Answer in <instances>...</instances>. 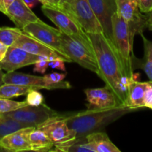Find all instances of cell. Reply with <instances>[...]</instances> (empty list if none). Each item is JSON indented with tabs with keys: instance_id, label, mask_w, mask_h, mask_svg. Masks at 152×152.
<instances>
[{
	"instance_id": "cell-1",
	"label": "cell",
	"mask_w": 152,
	"mask_h": 152,
	"mask_svg": "<svg viewBox=\"0 0 152 152\" xmlns=\"http://www.w3.org/2000/svg\"><path fill=\"white\" fill-rule=\"evenodd\" d=\"M88 36L97 59L98 76L115 95L119 105L126 106L129 86L134 80L127 77L115 46L103 33Z\"/></svg>"
},
{
	"instance_id": "cell-17",
	"label": "cell",
	"mask_w": 152,
	"mask_h": 152,
	"mask_svg": "<svg viewBox=\"0 0 152 152\" xmlns=\"http://www.w3.org/2000/svg\"><path fill=\"white\" fill-rule=\"evenodd\" d=\"M53 151L96 152V143L89 134L77 137L74 139L55 145Z\"/></svg>"
},
{
	"instance_id": "cell-22",
	"label": "cell",
	"mask_w": 152,
	"mask_h": 152,
	"mask_svg": "<svg viewBox=\"0 0 152 152\" xmlns=\"http://www.w3.org/2000/svg\"><path fill=\"white\" fill-rule=\"evenodd\" d=\"M26 127L30 126L19 123L4 114H0V140L8 134Z\"/></svg>"
},
{
	"instance_id": "cell-30",
	"label": "cell",
	"mask_w": 152,
	"mask_h": 152,
	"mask_svg": "<svg viewBox=\"0 0 152 152\" xmlns=\"http://www.w3.org/2000/svg\"><path fill=\"white\" fill-rule=\"evenodd\" d=\"M34 72L40 73V74H44L45 73L47 68L49 67V58H45V59H41L37 61L34 64Z\"/></svg>"
},
{
	"instance_id": "cell-13",
	"label": "cell",
	"mask_w": 152,
	"mask_h": 152,
	"mask_svg": "<svg viewBox=\"0 0 152 152\" xmlns=\"http://www.w3.org/2000/svg\"><path fill=\"white\" fill-rule=\"evenodd\" d=\"M92 10L99 19L105 37L113 42L112 17L117 12L116 0H88Z\"/></svg>"
},
{
	"instance_id": "cell-20",
	"label": "cell",
	"mask_w": 152,
	"mask_h": 152,
	"mask_svg": "<svg viewBox=\"0 0 152 152\" xmlns=\"http://www.w3.org/2000/svg\"><path fill=\"white\" fill-rule=\"evenodd\" d=\"M31 149L34 151H53L55 143L43 131L37 129L30 134Z\"/></svg>"
},
{
	"instance_id": "cell-8",
	"label": "cell",
	"mask_w": 152,
	"mask_h": 152,
	"mask_svg": "<svg viewBox=\"0 0 152 152\" xmlns=\"http://www.w3.org/2000/svg\"><path fill=\"white\" fill-rule=\"evenodd\" d=\"M22 31L37 39L54 49L65 56L69 62H74L72 59L65 53L59 37V29H56L47 25L42 20L36 22H31L22 28Z\"/></svg>"
},
{
	"instance_id": "cell-28",
	"label": "cell",
	"mask_w": 152,
	"mask_h": 152,
	"mask_svg": "<svg viewBox=\"0 0 152 152\" xmlns=\"http://www.w3.org/2000/svg\"><path fill=\"white\" fill-rule=\"evenodd\" d=\"M103 88H88L84 91L86 94V98L89 103V106L96 107L99 96L102 91Z\"/></svg>"
},
{
	"instance_id": "cell-23",
	"label": "cell",
	"mask_w": 152,
	"mask_h": 152,
	"mask_svg": "<svg viewBox=\"0 0 152 152\" xmlns=\"http://www.w3.org/2000/svg\"><path fill=\"white\" fill-rule=\"evenodd\" d=\"M32 88L14 84H2L0 86V98L11 99L16 96L27 95Z\"/></svg>"
},
{
	"instance_id": "cell-32",
	"label": "cell",
	"mask_w": 152,
	"mask_h": 152,
	"mask_svg": "<svg viewBox=\"0 0 152 152\" xmlns=\"http://www.w3.org/2000/svg\"><path fill=\"white\" fill-rule=\"evenodd\" d=\"M139 7L142 13H148L152 10V0H139Z\"/></svg>"
},
{
	"instance_id": "cell-42",
	"label": "cell",
	"mask_w": 152,
	"mask_h": 152,
	"mask_svg": "<svg viewBox=\"0 0 152 152\" xmlns=\"http://www.w3.org/2000/svg\"><path fill=\"white\" fill-rule=\"evenodd\" d=\"M149 108H151V109H152V102H151V105H150Z\"/></svg>"
},
{
	"instance_id": "cell-35",
	"label": "cell",
	"mask_w": 152,
	"mask_h": 152,
	"mask_svg": "<svg viewBox=\"0 0 152 152\" xmlns=\"http://www.w3.org/2000/svg\"><path fill=\"white\" fill-rule=\"evenodd\" d=\"M15 0H3V3H4V8H5L6 11H7V9L13 4V2Z\"/></svg>"
},
{
	"instance_id": "cell-24",
	"label": "cell",
	"mask_w": 152,
	"mask_h": 152,
	"mask_svg": "<svg viewBox=\"0 0 152 152\" xmlns=\"http://www.w3.org/2000/svg\"><path fill=\"white\" fill-rule=\"evenodd\" d=\"M23 33L22 29L19 28H9L1 27L0 28V42L5 44L8 47L12 46L13 43Z\"/></svg>"
},
{
	"instance_id": "cell-10",
	"label": "cell",
	"mask_w": 152,
	"mask_h": 152,
	"mask_svg": "<svg viewBox=\"0 0 152 152\" xmlns=\"http://www.w3.org/2000/svg\"><path fill=\"white\" fill-rule=\"evenodd\" d=\"M3 83L4 84H14L28 86V87H31L37 90L71 88V84L68 82L61 81L55 84L48 85L45 80L44 77H38L35 75L23 74V73L15 72V71H10V72H7L4 74Z\"/></svg>"
},
{
	"instance_id": "cell-31",
	"label": "cell",
	"mask_w": 152,
	"mask_h": 152,
	"mask_svg": "<svg viewBox=\"0 0 152 152\" xmlns=\"http://www.w3.org/2000/svg\"><path fill=\"white\" fill-rule=\"evenodd\" d=\"M65 61L61 58H56L53 60L49 61V67L53 69H59L62 71H65Z\"/></svg>"
},
{
	"instance_id": "cell-19",
	"label": "cell",
	"mask_w": 152,
	"mask_h": 152,
	"mask_svg": "<svg viewBox=\"0 0 152 152\" xmlns=\"http://www.w3.org/2000/svg\"><path fill=\"white\" fill-rule=\"evenodd\" d=\"M143 40L144 45V57L142 59H137L134 56L132 59V67L140 68L145 73L149 81L152 82V41L145 38L144 35L140 34Z\"/></svg>"
},
{
	"instance_id": "cell-21",
	"label": "cell",
	"mask_w": 152,
	"mask_h": 152,
	"mask_svg": "<svg viewBox=\"0 0 152 152\" xmlns=\"http://www.w3.org/2000/svg\"><path fill=\"white\" fill-rule=\"evenodd\" d=\"M96 143V152H120V150L113 143L105 132H94L89 134Z\"/></svg>"
},
{
	"instance_id": "cell-4",
	"label": "cell",
	"mask_w": 152,
	"mask_h": 152,
	"mask_svg": "<svg viewBox=\"0 0 152 152\" xmlns=\"http://www.w3.org/2000/svg\"><path fill=\"white\" fill-rule=\"evenodd\" d=\"M41 10L45 16L52 21L61 31L77 40L89 51L95 54L88 34H86L77 22L63 9L50 4H42Z\"/></svg>"
},
{
	"instance_id": "cell-41",
	"label": "cell",
	"mask_w": 152,
	"mask_h": 152,
	"mask_svg": "<svg viewBox=\"0 0 152 152\" xmlns=\"http://www.w3.org/2000/svg\"><path fill=\"white\" fill-rule=\"evenodd\" d=\"M148 28V29H149V30H151V31H152V26H149Z\"/></svg>"
},
{
	"instance_id": "cell-11",
	"label": "cell",
	"mask_w": 152,
	"mask_h": 152,
	"mask_svg": "<svg viewBox=\"0 0 152 152\" xmlns=\"http://www.w3.org/2000/svg\"><path fill=\"white\" fill-rule=\"evenodd\" d=\"M67 117L68 114H60L50 119L37 129L43 131L55 145L66 142L77 137L76 132L68 127Z\"/></svg>"
},
{
	"instance_id": "cell-6",
	"label": "cell",
	"mask_w": 152,
	"mask_h": 152,
	"mask_svg": "<svg viewBox=\"0 0 152 152\" xmlns=\"http://www.w3.org/2000/svg\"><path fill=\"white\" fill-rule=\"evenodd\" d=\"M59 37L64 51L72 59L73 62H77L83 68L89 70L97 75L99 74L97 59L94 53L89 51L79 42L61 31Z\"/></svg>"
},
{
	"instance_id": "cell-15",
	"label": "cell",
	"mask_w": 152,
	"mask_h": 152,
	"mask_svg": "<svg viewBox=\"0 0 152 152\" xmlns=\"http://www.w3.org/2000/svg\"><path fill=\"white\" fill-rule=\"evenodd\" d=\"M36 127L23 128L4 136L0 140V146L6 151H32L30 134Z\"/></svg>"
},
{
	"instance_id": "cell-9",
	"label": "cell",
	"mask_w": 152,
	"mask_h": 152,
	"mask_svg": "<svg viewBox=\"0 0 152 152\" xmlns=\"http://www.w3.org/2000/svg\"><path fill=\"white\" fill-rule=\"evenodd\" d=\"M117 12L129 24L130 37L134 41L135 34H140L148 23L146 16L142 14L139 7V0H116Z\"/></svg>"
},
{
	"instance_id": "cell-2",
	"label": "cell",
	"mask_w": 152,
	"mask_h": 152,
	"mask_svg": "<svg viewBox=\"0 0 152 152\" xmlns=\"http://www.w3.org/2000/svg\"><path fill=\"white\" fill-rule=\"evenodd\" d=\"M134 111L125 105L108 108L89 106L86 111L68 114L67 124L76 132L77 137L86 136L91 133L100 132L110 123Z\"/></svg>"
},
{
	"instance_id": "cell-3",
	"label": "cell",
	"mask_w": 152,
	"mask_h": 152,
	"mask_svg": "<svg viewBox=\"0 0 152 152\" xmlns=\"http://www.w3.org/2000/svg\"><path fill=\"white\" fill-rule=\"evenodd\" d=\"M113 42L123 63L126 74L130 80H134L132 59L134 58L133 42L131 39L128 22L116 12L112 17Z\"/></svg>"
},
{
	"instance_id": "cell-34",
	"label": "cell",
	"mask_w": 152,
	"mask_h": 152,
	"mask_svg": "<svg viewBox=\"0 0 152 152\" xmlns=\"http://www.w3.org/2000/svg\"><path fill=\"white\" fill-rule=\"evenodd\" d=\"M145 14L147 17V20H148V28L149 26H152V10L150 12H148V13H145Z\"/></svg>"
},
{
	"instance_id": "cell-18",
	"label": "cell",
	"mask_w": 152,
	"mask_h": 152,
	"mask_svg": "<svg viewBox=\"0 0 152 152\" xmlns=\"http://www.w3.org/2000/svg\"><path fill=\"white\" fill-rule=\"evenodd\" d=\"M150 84L148 82H138L132 80L129 86L126 106L137 110L145 106V94Z\"/></svg>"
},
{
	"instance_id": "cell-25",
	"label": "cell",
	"mask_w": 152,
	"mask_h": 152,
	"mask_svg": "<svg viewBox=\"0 0 152 152\" xmlns=\"http://www.w3.org/2000/svg\"><path fill=\"white\" fill-rule=\"evenodd\" d=\"M119 105H119L115 95L106 86H105L102 89L100 96H99L96 107L99 108H114V107L119 106Z\"/></svg>"
},
{
	"instance_id": "cell-26",
	"label": "cell",
	"mask_w": 152,
	"mask_h": 152,
	"mask_svg": "<svg viewBox=\"0 0 152 152\" xmlns=\"http://www.w3.org/2000/svg\"><path fill=\"white\" fill-rule=\"evenodd\" d=\"M28 105L26 101H14L10 99L0 98V114H6L16 111L19 108Z\"/></svg>"
},
{
	"instance_id": "cell-38",
	"label": "cell",
	"mask_w": 152,
	"mask_h": 152,
	"mask_svg": "<svg viewBox=\"0 0 152 152\" xmlns=\"http://www.w3.org/2000/svg\"><path fill=\"white\" fill-rule=\"evenodd\" d=\"M4 74L3 73L2 69H1V68L0 67V86H1L2 84H4V83H3V78H4Z\"/></svg>"
},
{
	"instance_id": "cell-36",
	"label": "cell",
	"mask_w": 152,
	"mask_h": 152,
	"mask_svg": "<svg viewBox=\"0 0 152 152\" xmlns=\"http://www.w3.org/2000/svg\"><path fill=\"white\" fill-rule=\"evenodd\" d=\"M50 3V5L55 6V7H59L60 5V0H48Z\"/></svg>"
},
{
	"instance_id": "cell-27",
	"label": "cell",
	"mask_w": 152,
	"mask_h": 152,
	"mask_svg": "<svg viewBox=\"0 0 152 152\" xmlns=\"http://www.w3.org/2000/svg\"><path fill=\"white\" fill-rule=\"evenodd\" d=\"M26 102L28 105L39 106L44 102V96L37 89L32 88L29 91L26 95Z\"/></svg>"
},
{
	"instance_id": "cell-16",
	"label": "cell",
	"mask_w": 152,
	"mask_h": 152,
	"mask_svg": "<svg viewBox=\"0 0 152 152\" xmlns=\"http://www.w3.org/2000/svg\"><path fill=\"white\" fill-rule=\"evenodd\" d=\"M5 15L20 29H22L31 22L41 20L31 10V8L25 3V0H15L7 9Z\"/></svg>"
},
{
	"instance_id": "cell-5",
	"label": "cell",
	"mask_w": 152,
	"mask_h": 152,
	"mask_svg": "<svg viewBox=\"0 0 152 152\" xmlns=\"http://www.w3.org/2000/svg\"><path fill=\"white\" fill-rule=\"evenodd\" d=\"M59 7L67 12L86 34L103 33L102 25L88 0H66Z\"/></svg>"
},
{
	"instance_id": "cell-29",
	"label": "cell",
	"mask_w": 152,
	"mask_h": 152,
	"mask_svg": "<svg viewBox=\"0 0 152 152\" xmlns=\"http://www.w3.org/2000/svg\"><path fill=\"white\" fill-rule=\"evenodd\" d=\"M66 77V74H60L57 72H53L44 76V79L48 85H53L55 83L62 81Z\"/></svg>"
},
{
	"instance_id": "cell-7",
	"label": "cell",
	"mask_w": 152,
	"mask_h": 152,
	"mask_svg": "<svg viewBox=\"0 0 152 152\" xmlns=\"http://www.w3.org/2000/svg\"><path fill=\"white\" fill-rule=\"evenodd\" d=\"M4 114L19 123L37 128L50 119L57 117L61 114L43 103L39 106L26 105Z\"/></svg>"
},
{
	"instance_id": "cell-12",
	"label": "cell",
	"mask_w": 152,
	"mask_h": 152,
	"mask_svg": "<svg viewBox=\"0 0 152 152\" xmlns=\"http://www.w3.org/2000/svg\"><path fill=\"white\" fill-rule=\"evenodd\" d=\"M48 57V56L33 54L19 48L10 46L5 57L0 62V67L7 72H10L23 67L34 65L39 59Z\"/></svg>"
},
{
	"instance_id": "cell-40",
	"label": "cell",
	"mask_w": 152,
	"mask_h": 152,
	"mask_svg": "<svg viewBox=\"0 0 152 152\" xmlns=\"http://www.w3.org/2000/svg\"><path fill=\"white\" fill-rule=\"evenodd\" d=\"M65 1H66V0H60V5L62 4V3L65 2ZM60 5H59V6H60Z\"/></svg>"
},
{
	"instance_id": "cell-14",
	"label": "cell",
	"mask_w": 152,
	"mask_h": 152,
	"mask_svg": "<svg viewBox=\"0 0 152 152\" xmlns=\"http://www.w3.org/2000/svg\"><path fill=\"white\" fill-rule=\"evenodd\" d=\"M12 46L23 49L33 54L48 56L49 61L53 60L56 58H61L65 62H69L65 56H62L61 53L55 50L54 49L51 48L49 46L46 45L45 44L40 42L39 40L37 39L34 37L24 32L13 43Z\"/></svg>"
},
{
	"instance_id": "cell-37",
	"label": "cell",
	"mask_w": 152,
	"mask_h": 152,
	"mask_svg": "<svg viewBox=\"0 0 152 152\" xmlns=\"http://www.w3.org/2000/svg\"><path fill=\"white\" fill-rule=\"evenodd\" d=\"M0 12L3 13L4 14H6V10L5 8H4L3 0H0Z\"/></svg>"
},
{
	"instance_id": "cell-33",
	"label": "cell",
	"mask_w": 152,
	"mask_h": 152,
	"mask_svg": "<svg viewBox=\"0 0 152 152\" xmlns=\"http://www.w3.org/2000/svg\"><path fill=\"white\" fill-rule=\"evenodd\" d=\"M8 48V46L0 42V62L2 61V59L5 57Z\"/></svg>"
},
{
	"instance_id": "cell-39",
	"label": "cell",
	"mask_w": 152,
	"mask_h": 152,
	"mask_svg": "<svg viewBox=\"0 0 152 152\" xmlns=\"http://www.w3.org/2000/svg\"><path fill=\"white\" fill-rule=\"evenodd\" d=\"M38 1L39 2H41L42 4H50V3H49V1L48 0H38Z\"/></svg>"
}]
</instances>
